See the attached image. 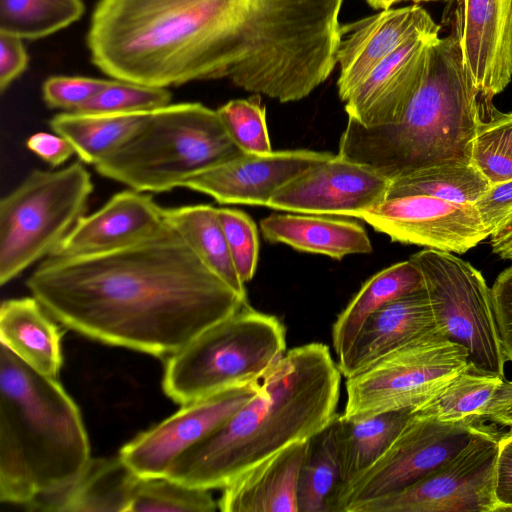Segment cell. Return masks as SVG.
<instances>
[{"mask_svg": "<svg viewBox=\"0 0 512 512\" xmlns=\"http://www.w3.org/2000/svg\"><path fill=\"white\" fill-rule=\"evenodd\" d=\"M344 0H100L87 43L114 79L167 88L227 78L281 103L336 66Z\"/></svg>", "mask_w": 512, "mask_h": 512, "instance_id": "cell-1", "label": "cell"}, {"mask_svg": "<svg viewBox=\"0 0 512 512\" xmlns=\"http://www.w3.org/2000/svg\"><path fill=\"white\" fill-rule=\"evenodd\" d=\"M26 286L64 327L157 357L173 355L247 303L168 224L114 250L47 257Z\"/></svg>", "mask_w": 512, "mask_h": 512, "instance_id": "cell-2", "label": "cell"}, {"mask_svg": "<svg viewBox=\"0 0 512 512\" xmlns=\"http://www.w3.org/2000/svg\"><path fill=\"white\" fill-rule=\"evenodd\" d=\"M341 372L327 345L288 350L257 392L208 437L184 453L168 477L223 489L281 449L310 440L337 417Z\"/></svg>", "mask_w": 512, "mask_h": 512, "instance_id": "cell-3", "label": "cell"}, {"mask_svg": "<svg viewBox=\"0 0 512 512\" xmlns=\"http://www.w3.org/2000/svg\"><path fill=\"white\" fill-rule=\"evenodd\" d=\"M497 112L473 84L455 36L437 37L402 119L364 127L348 118L338 155L391 181L436 165L471 163L479 127Z\"/></svg>", "mask_w": 512, "mask_h": 512, "instance_id": "cell-4", "label": "cell"}, {"mask_svg": "<svg viewBox=\"0 0 512 512\" xmlns=\"http://www.w3.org/2000/svg\"><path fill=\"white\" fill-rule=\"evenodd\" d=\"M78 406L0 344V500L27 506L73 483L90 461Z\"/></svg>", "mask_w": 512, "mask_h": 512, "instance_id": "cell-5", "label": "cell"}, {"mask_svg": "<svg viewBox=\"0 0 512 512\" xmlns=\"http://www.w3.org/2000/svg\"><path fill=\"white\" fill-rule=\"evenodd\" d=\"M245 154L217 110L201 103L169 104L95 166L103 177L139 192H166Z\"/></svg>", "mask_w": 512, "mask_h": 512, "instance_id": "cell-6", "label": "cell"}, {"mask_svg": "<svg viewBox=\"0 0 512 512\" xmlns=\"http://www.w3.org/2000/svg\"><path fill=\"white\" fill-rule=\"evenodd\" d=\"M286 352L283 324L247 302L168 357L163 390L174 402L185 405L261 380Z\"/></svg>", "mask_w": 512, "mask_h": 512, "instance_id": "cell-7", "label": "cell"}, {"mask_svg": "<svg viewBox=\"0 0 512 512\" xmlns=\"http://www.w3.org/2000/svg\"><path fill=\"white\" fill-rule=\"evenodd\" d=\"M80 162L34 170L0 201V284L49 256L85 215L93 192Z\"/></svg>", "mask_w": 512, "mask_h": 512, "instance_id": "cell-8", "label": "cell"}, {"mask_svg": "<svg viewBox=\"0 0 512 512\" xmlns=\"http://www.w3.org/2000/svg\"><path fill=\"white\" fill-rule=\"evenodd\" d=\"M409 260L424 277L437 331L466 348L470 371L504 378L506 359L482 273L451 252L425 249Z\"/></svg>", "mask_w": 512, "mask_h": 512, "instance_id": "cell-9", "label": "cell"}, {"mask_svg": "<svg viewBox=\"0 0 512 512\" xmlns=\"http://www.w3.org/2000/svg\"><path fill=\"white\" fill-rule=\"evenodd\" d=\"M470 370L466 348L433 330L346 378L341 414L354 419L414 409Z\"/></svg>", "mask_w": 512, "mask_h": 512, "instance_id": "cell-10", "label": "cell"}, {"mask_svg": "<svg viewBox=\"0 0 512 512\" xmlns=\"http://www.w3.org/2000/svg\"><path fill=\"white\" fill-rule=\"evenodd\" d=\"M484 418L456 422L412 413L385 453L335 498L333 512L403 490L456 456L481 429Z\"/></svg>", "mask_w": 512, "mask_h": 512, "instance_id": "cell-11", "label": "cell"}, {"mask_svg": "<svg viewBox=\"0 0 512 512\" xmlns=\"http://www.w3.org/2000/svg\"><path fill=\"white\" fill-rule=\"evenodd\" d=\"M500 435L487 425L439 469L403 490L358 503L348 512H496Z\"/></svg>", "mask_w": 512, "mask_h": 512, "instance_id": "cell-12", "label": "cell"}, {"mask_svg": "<svg viewBox=\"0 0 512 512\" xmlns=\"http://www.w3.org/2000/svg\"><path fill=\"white\" fill-rule=\"evenodd\" d=\"M356 218L391 241L458 254L490 237L474 205L427 195L386 198Z\"/></svg>", "mask_w": 512, "mask_h": 512, "instance_id": "cell-13", "label": "cell"}, {"mask_svg": "<svg viewBox=\"0 0 512 512\" xmlns=\"http://www.w3.org/2000/svg\"><path fill=\"white\" fill-rule=\"evenodd\" d=\"M259 381L236 385L183 405L178 412L125 444L119 457L139 477L167 476L184 453L255 395Z\"/></svg>", "mask_w": 512, "mask_h": 512, "instance_id": "cell-14", "label": "cell"}, {"mask_svg": "<svg viewBox=\"0 0 512 512\" xmlns=\"http://www.w3.org/2000/svg\"><path fill=\"white\" fill-rule=\"evenodd\" d=\"M442 23L476 89L492 103L512 79V0H446Z\"/></svg>", "mask_w": 512, "mask_h": 512, "instance_id": "cell-15", "label": "cell"}, {"mask_svg": "<svg viewBox=\"0 0 512 512\" xmlns=\"http://www.w3.org/2000/svg\"><path fill=\"white\" fill-rule=\"evenodd\" d=\"M391 180L335 154L282 186L266 207L309 215L357 217L387 198Z\"/></svg>", "mask_w": 512, "mask_h": 512, "instance_id": "cell-16", "label": "cell"}, {"mask_svg": "<svg viewBox=\"0 0 512 512\" xmlns=\"http://www.w3.org/2000/svg\"><path fill=\"white\" fill-rule=\"evenodd\" d=\"M438 25L420 5L381 10L341 26L337 52L338 96L346 102L373 71L404 44L420 36H439Z\"/></svg>", "mask_w": 512, "mask_h": 512, "instance_id": "cell-17", "label": "cell"}, {"mask_svg": "<svg viewBox=\"0 0 512 512\" xmlns=\"http://www.w3.org/2000/svg\"><path fill=\"white\" fill-rule=\"evenodd\" d=\"M334 155L313 150L245 153L192 177L183 187L207 194L221 204L267 206L282 186Z\"/></svg>", "mask_w": 512, "mask_h": 512, "instance_id": "cell-18", "label": "cell"}, {"mask_svg": "<svg viewBox=\"0 0 512 512\" xmlns=\"http://www.w3.org/2000/svg\"><path fill=\"white\" fill-rule=\"evenodd\" d=\"M163 210L144 192H118L100 209L82 216L48 257L101 253L147 239L167 224Z\"/></svg>", "mask_w": 512, "mask_h": 512, "instance_id": "cell-19", "label": "cell"}, {"mask_svg": "<svg viewBox=\"0 0 512 512\" xmlns=\"http://www.w3.org/2000/svg\"><path fill=\"white\" fill-rule=\"evenodd\" d=\"M439 36H420L381 63L345 102L349 119L364 127L399 122L424 77L428 48Z\"/></svg>", "mask_w": 512, "mask_h": 512, "instance_id": "cell-20", "label": "cell"}, {"mask_svg": "<svg viewBox=\"0 0 512 512\" xmlns=\"http://www.w3.org/2000/svg\"><path fill=\"white\" fill-rule=\"evenodd\" d=\"M433 330L435 320L425 288L402 296L365 321L345 357L337 362L339 370L349 378Z\"/></svg>", "mask_w": 512, "mask_h": 512, "instance_id": "cell-21", "label": "cell"}, {"mask_svg": "<svg viewBox=\"0 0 512 512\" xmlns=\"http://www.w3.org/2000/svg\"><path fill=\"white\" fill-rule=\"evenodd\" d=\"M310 440L295 442L251 467L223 488V512H298L301 467Z\"/></svg>", "mask_w": 512, "mask_h": 512, "instance_id": "cell-22", "label": "cell"}, {"mask_svg": "<svg viewBox=\"0 0 512 512\" xmlns=\"http://www.w3.org/2000/svg\"><path fill=\"white\" fill-rule=\"evenodd\" d=\"M138 478L119 455L91 458L73 483L37 498L26 507L57 512H127Z\"/></svg>", "mask_w": 512, "mask_h": 512, "instance_id": "cell-23", "label": "cell"}, {"mask_svg": "<svg viewBox=\"0 0 512 512\" xmlns=\"http://www.w3.org/2000/svg\"><path fill=\"white\" fill-rule=\"evenodd\" d=\"M35 297L8 299L0 307L1 344L35 371L57 378L63 331Z\"/></svg>", "mask_w": 512, "mask_h": 512, "instance_id": "cell-24", "label": "cell"}, {"mask_svg": "<svg viewBox=\"0 0 512 512\" xmlns=\"http://www.w3.org/2000/svg\"><path fill=\"white\" fill-rule=\"evenodd\" d=\"M260 229L269 242L338 260L352 254H369L373 250L366 231L354 221L272 213L261 220Z\"/></svg>", "mask_w": 512, "mask_h": 512, "instance_id": "cell-25", "label": "cell"}, {"mask_svg": "<svg viewBox=\"0 0 512 512\" xmlns=\"http://www.w3.org/2000/svg\"><path fill=\"white\" fill-rule=\"evenodd\" d=\"M424 288L422 272L409 259L370 277L333 324L332 345L337 362L345 357L363 324L374 312L395 299Z\"/></svg>", "mask_w": 512, "mask_h": 512, "instance_id": "cell-26", "label": "cell"}, {"mask_svg": "<svg viewBox=\"0 0 512 512\" xmlns=\"http://www.w3.org/2000/svg\"><path fill=\"white\" fill-rule=\"evenodd\" d=\"M411 414L412 409H402L354 419L337 415L335 425L342 479L339 490L370 468L385 453Z\"/></svg>", "mask_w": 512, "mask_h": 512, "instance_id": "cell-27", "label": "cell"}, {"mask_svg": "<svg viewBox=\"0 0 512 512\" xmlns=\"http://www.w3.org/2000/svg\"><path fill=\"white\" fill-rule=\"evenodd\" d=\"M166 223L189 245L197 257L240 297L247 299L245 284L234 266L218 208L206 204L164 208Z\"/></svg>", "mask_w": 512, "mask_h": 512, "instance_id": "cell-28", "label": "cell"}, {"mask_svg": "<svg viewBox=\"0 0 512 512\" xmlns=\"http://www.w3.org/2000/svg\"><path fill=\"white\" fill-rule=\"evenodd\" d=\"M150 113L63 112L51 118L49 125L71 143L82 162L96 165L129 139Z\"/></svg>", "mask_w": 512, "mask_h": 512, "instance_id": "cell-29", "label": "cell"}, {"mask_svg": "<svg viewBox=\"0 0 512 512\" xmlns=\"http://www.w3.org/2000/svg\"><path fill=\"white\" fill-rule=\"evenodd\" d=\"M342 485L335 420L310 439L301 467L298 512H333L335 497Z\"/></svg>", "mask_w": 512, "mask_h": 512, "instance_id": "cell-30", "label": "cell"}, {"mask_svg": "<svg viewBox=\"0 0 512 512\" xmlns=\"http://www.w3.org/2000/svg\"><path fill=\"white\" fill-rule=\"evenodd\" d=\"M490 187L472 163H446L391 181L387 198L427 195L474 205Z\"/></svg>", "mask_w": 512, "mask_h": 512, "instance_id": "cell-31", "label": "cell"}, {"mask_svg": "<svg viewBox=\"0 0 512 512\" xmlns=\"http://www.w3.org/2000/svg\"><path fill=\"white\" fill-rule=\"evenodd\" d=\"M504 380L505 378L498 376L477 374L468 370L415 407L412 413L434 417L445 422L483 418Z\"/></svg>", "mask_w": 512, "mask_h": 512, "instance_id": "cell-32", "label": "cell"}, {"mask_svg": "<svg viewBox=\"0 0 512 512\" xmlns=\"http://www.w3.org/2000/svg\"><path fill=\"white\" fill-rule=\"evenodd\" d=\"M84 10L82 0H0V32L42 38L77 21Z\"/></svg>", "mask_w": 512, "mask_h": 512, "instance_id": "cell-33", "label": "cell"}, {"mask_svg": "<svg viewBox=\"0 0 512 512\" xmlns=\"http://www.w3.org/2000/svg\"><path fill=\"white\" fill-rule=\"evenodd\" d=\"M218 509L209 490L168 476L139 477L127 512H213Z\"/></svg>", "mask_w": 512, "mask_h": 512, "instance_id": "cell-34", "label": "cell"}, {"mask_svg": "<svg viewBox=\"0 0 512 512\" xmlns=\"http://www.w3.org/2000/svg\"><path fill=\"white\" fill-rule=\"evenodd\" d=\"M171 93L126 80H107L106 85L76 112L92 114L150 113L170 104Z\"/></svg>", "mask_w": 512, "mask_h": 512, "instance_id": "cell-35", "label": "cell"}, {"mask_svg": "<svg viewBox=\"0 0 512 512\" xmlns=\"http://www.w3.org/2000/svg\"><path fill=\"white\" fill-rule=\"evenodd\" d=\"M217 112L233 142L245 153L272 152L266 122V107L258 94L227 102Z\"/></svg>", "mask_w": 512, "mask_h": 512, "instance_id": "cell-36", "label": "cell"}, {"mask_svg": "<svg viewBox=\"0 0 512 512\" xmlns=\"http://www.w3.org/2000/svg\"><path fill=\"white\" fill-rule=\"evenodd\" d=\"M219 218L236 271L245 284L256 271L259 256L258 231L252 218L243 211L218 208Z\"/></svg>", "mask_w": 512, "mask_h": 512, "instance_id": "cell-37", "label": "cell"}, {"mask_svg": "<svg viewBox=\"0 0 512 512\" xmlns=\"http://www.w3.org/2000/svg\"><path fill=\"white\" fill-rule=\"evenodd\" d=\"M107 80L81 76H54L42 87L43 99L51 109L76 112L89 102Z\"/></svg>", "mask_w": 512, "mask_h": 512, "instance_id": "cell-38", "label": "cell"}, {"mask_svg": "<svg viewBox=\"0 0 512 512\" xmlns=\"http://www.w3.org/2000/svg\"><path fill=\"white\" fill-rule=\"evenodd\" d=\"M493 308L505 359L512 362V266L491 287Z\"/></svg>", "mask_w": 512, "mask_h": 512, "instance_id": "cell-39", "label": "cell"}, {"mask_svg": "<svg viewBox=\"0 0 512 512\" xmlns=\"http://www.w3.org/2000/svg\"><path fill=\"white\" fill-rule=\"evenodd\" d=\"M474 206L491 235L512 212V180L491 185Z\"/></svg>", "mask_w": 512, "mask_h": 512, "instance_id": "cell-40", "label": "cell"}, {"mask_svg": "<svg viewBox=\"0 0 512 512\" xmlns=\"http://www.w3.org/2000/svg\"><path fill=\"white\" fill-rule=\"evenodd\" d=\"M475 144L481 148L512 156V112H497L478 129Z\"/></svg>", "mask_w": 512, "mask_h": 512, "instance_id": "cell-41", "label": "cell"}, {"mask_svg": "<svg viewBox=\"0 0 512 512\" xmlns=\"http://www.w3.org/2000/svg\"><path fill=\"white\" fill-rule=\"evenodd\" d=\"M28 56L22 39L0 32V90L3 93L26 69Z\"/></svg>", "mask_w": 512, "mask_h": 512, "instance_id": "cell-42", "label": "cell"}, {"mask_svg": "<svg viewBox=\"0 0 512 512\" xmlns=\"http://www.w3.org/2000/svg\"><path fill=\"white\" fill-rule=\"evenodd\" d=\"M509 429L498 439L495 495L499 506L496 512L512 506V428Z\"/></svg>", "mask_w": 512, "mask_h": 512, "instance_id": "cell-43", "label": "cell"}, {"mask_svg": "<svg viewBox=\"0 0 512 512\" xmlns=\"http://www.w3.org/2000/svg\"><path fill=\"white\" fill-rule=\"evenodd\" d=\"M30 151L42 160L57 167L66 162L75 150L71 143L64 137L47 132H37L30 136L26 142Z\"/></svg>", "mask_w": 512, "mask_h": 512, "instance_id": "cell-44", "label": "cell"}, {"mask_svg": "<svg viewBox=\"0 0 512 512\" xmlns=\"http://www.w3.org/2000/svg\"><path fill=\"white\" fill-rule=\"evenodd\" d=\"M471 163L491 185L512 180V156L481 148L474 143Z\"/></svg>", "mask_w": 512, "mask_h": 512, "instance_id": "cell-45", "label": "cell"}, {"mask_svg": "<svg viewBox=\"0 0 512 512\" xmlns=\"http://www.w3.org/2000/svg\"><path fill=\"white\" fill-rule=\"evenodd\" d=\"M483 418L495 425L512 428V381H503Z\"/></svg>", "mask_w": 512, "mask_h": 512, "instance_id": "cell-46", "label": "cell"}, {"mask_svg": "<svg viewBox=\"0 0 512 512\" xmlns=\"http://www.w3.org/2000/svg\"><path fill=\"white\" fill-rule=\"evenodd\" d=\"M492 251L500 255L512 248V212L505 217L497 229L490 235Z\"/></svg>", "mask_w": 512, "mask_h": 512, "instance_id": "cell-47", "label": "cell"}, {"mask_svg": "<svg viewBox=\"0 0 512 512\" xmlns=\"http://www.w3.org/2000/svg\"><path fill=\"white\" fill-rule=\"evenodd\" d=\"M365 1L374 9L387 10V9H390L393 5L400 3V2L410 1L413 4L418 5L420 3L437 2L439 0H365Z\"/></svg>", "mask_w": 512, "mask_h": 512, "instance_id": "cell-48", "label": "cell"}, {"mask_svg": "<svg viewBox=\"0 0 512 512\" xmlns=\"http://www.w3.org/2000/svg\"><path fill=\"white\" fill-rule=\"evenodd\" d=\"M503 259L512 260V248L499 255Z\"/></svg>", "mask_w": 512, "mask_h": 512, "instance_id": "cell-49", "label": "cell"}, {"mask_svg": "<svg viewBox=\"0 0 512 512\" xmlns=\"http://www.w3.org/2000/svg\"><path fill=\"white\" fill-rule=\"evenodd\" d=\"M503 512H512V506L505 508Z\"/></svg>", "mask_w": 512, "mask_h": 512, "instance_id": "cell-50", "label": "cell"}]
</instances>
